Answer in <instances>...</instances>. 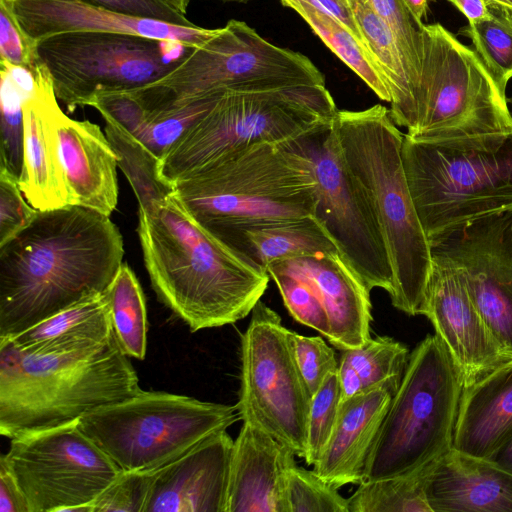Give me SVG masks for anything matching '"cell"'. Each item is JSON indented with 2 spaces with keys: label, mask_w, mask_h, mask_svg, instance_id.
Masks as SVG:
<instances>
[{
  "label": "cell",
  "mask_w": 512,
  "mask_h": 512,
  "mask_svg": "<svg viewBox=\"0 0 512 512\" xmlns=\"http://www.w3.org/2000/svg\"><path fill=\"white\" fill-rule=\"evenodd\" d=\"M123 255L122 235L109 216L78 205L39 210L0 245V338L103 293Z\"/></svg>",
  "instance_id": "1"
},
{
  "label": "cell",
  "mask_w": 512,
  "mask_h": 512,
  "mask_svg": "<svg viewBox=\"0 0 512 512\" xmlns=\"http://www.w3.org/2000/svg\"><path fill=\"white\" fill-rule=\"evenodd\" d=\"M137 233L157 298L191 332L249 315L268 288L255 267L198 226L173 194L155 211L138 212Z\"/></svg>",
  "instance_id": "2"
},
{
  "label": "cell",
  "mask_w": 512,
  "mask_h": 512,
  "mask_svg": "<svg viewBox=\"0 0 512 512\" xmlns=\"http://www.w3.org/2000/svg\"><path fill=\"white\" fill-rule=\"evenodd\" d=\"M173 187L193 221L238 257L245 231L314 216L317 202L304 160L280 143L238 149Z\"/></svg>",
  "instance_id": "3"
},
{
  "label": "cell",
  "mask_w": 512,
  "mask_h": 512,
  "mask_svg": "<svg viewBox=\"0 0 512 512\" xmlns=\"http://www.w3.org/2000/svg\"><path fill=\"white\" fill-rule=\"evenodd\" d=\"M115 333L102 344L60 354L23 352L0 338V433L56 428L142 390Z\"/></svg>",
  "instance_id": "4"
},
{
  "label": "cell",
  "mask_w": 512,
  "mask_h": 512,
  "mask_svg": "<svg viewBox=\"0 0 512 512\" xmlns=\"http://www.w3.org/2000/svg\"><path fill=\"white\" fill-rule=\"evenodd\" d=\"M333 123L346 163L364 188L383 234L393 272L391 303L407 315H421L433 254L403 165L404 134L380 104L337 110Z\"/></svg>",
  "instance_id": "5"
},
{
  "label": "cell",
  "mask_w": 512,
  "mask_h": 512,
  "mask_svg": "<svg viewBox=\"0 0 512 512\" xmlns=\"http://www.w3.org/2000/svg\"><path fill=\"white\" fill-rule=\"evenodd\" d=\"M419 30L418 77L394 123L412 139L436 143L486 141L512 133L506 93L475 50L440 23Z\"/></svg>",
  "instance_id": "6"
},
{
  "label": "cell",
  "mask_w": 512,
  "mask_h": 512,
  "mask_svg": "<svg viewBox=\"0 0 512 512\" xmlns=\"http://www.w3.org/2000/svg\"><path fill=\"white\" fill-rule=\"evenodd\" d=\"M402 159L431 247L472 222L512 211V133L455 144L404 134Z\"/></svg>",
  "instance_id": "7"
},
{
  "label": "cell",
  "mask_w": 512,
  "mask_h": 512,
  "mask_svg": "<svg viewBox=\"0 0 512 512\" xmlns=\"http://www.w3.org/2000/svg\"><path fill=\"white\" fill-rule=\"evenodd\" d=\"M463 389L461 371L443 342L436 334L427 335L409 355L367 458L363 481L410 472L452 448Z\"/></svg>",
  "instance_id": "8"
},
{
  "label": "cell",
  "mask_w": 512,
  "mask_h": 512,
  "mask_svg": "<svg viewBox=\"0 0 512 512\" xmlns=\"http://www.w3.org/2000/svg\"><path fill=\"white\" fill-rule=\"evenodd\" d=\"M337 110L326 86L226 90L159 158L160 175L173 185L238 149L292 139Z\"/></svg>",
  "instance_id": "9"
},
{
  "label": "cell",
  "mask_w": 512,
  "mask_h": 512,
  "mask_svg": "<svg viewBox=\"0 0 512 512\" xmlns=\"http://www.w3.org/2000/svg\"><path fill=\"white\" fill-rule=\"evenodd\" d=\"M238 420L237 404L142 390L84 414L77 425L121 470L154 472Z\"/></svg>",
  "instance_id": "10"
},
{
  "label": "cell",
  "mask_w": 512,
  "mask_h": 512,
  "mask_svg": "<svg viewBox=\"0 0 512 512\" xmlns=\"http://www.w3.org/2000/svg\"><path fill=\"white\" fill-rule=\"evenodd\" d=\"M165 105L225 90L325 86L324 75L300 52L276 46L244 21L231 19L173 68L150 83Z\"/></svg>",
  "instance_id": "11"
},
{
  "label": "cell",
  "mask_w": 512,
  "mask_h": 512,
  "mask_svg": "<svg viewBox=\"0 0 512 512\" xmlns=\"http://www.w3.org/2000/svg\"><path fill=\"white\" fill-rule=\"evenodd\" d=\"M333 117L282 142L299 155L316 184L314 217L334 240L341 255L369 291L390 294L393 272L371 202L344 158Z\"/></svg>",
  "instance_id": "12"
},
{
  "label": "cell",
  "mask_w": 512,
  "mask_h": 512,
  "mask_svg": "<svg viewBox=\"0 0 512 512\" xmlns=\"http://www.w3.org/2000/svg\"><path fill=\"white\" fill-rule=\"evenodd\" d=\"M162 41L119 32L56 34L36 43L57 99L72 112L99 93L130 90L166 75L176 60L164 56Z\"/></svg>",
  "instance_id": "13"
},
{
  "label": "cell",
  "mask_w": 512,
  "mask_h": 512,
  "mask_svg": "<svg viewBox=\"0 0 512 512\" xmlns=\"http://www.w3.org/2000/svg\"><path fill=\"white\" fill-rule=\"evenodd\" d=\"M2 458L30 512H89L122 471L76 423L10 439Z\"/></svg>",
  "instance_id": "14"
},
{
  "label": "cell",
  "mask_w": 512,
  "mask_h": 512,
  "mask_svg": "<svg viewBox=\"0 0 512 512\" xmlns=\"http://www.w3.org/2000/svg\"><path fill=\"white\" fill-rule=\"evenodd\" d=\"M251 314L241 336L240 420L255 423L304 458L311 398L295 365L288 329L261 300Z\"/></svg>",
  "instance_id": "15"
},
{
  "label": "cell",
  "mask_w": 512,
  "mask_h": 512,
  "mask_svg": "<svg viewBox=\"0 0 512 512\" xmlns=\"http://www.w3.org/2000/svg\"><path fill=\"white\" fill-rule=\"evenodd\" d=\"M462 272L490 333L512 357V211L484 217L432 246Z\"/></svg>",
  "instance_id": "16"
},
{
  "label": "cell",
  "mask_w": 512,
  "mask_h": 512,
  "mask_svg": "<svg viewBox=\"0 0 512 512\" xmlns=\"http://www.w3.org/2000/svg\"><path fill=\"white\" fill-rule=\"evenodd\" d=\"M432 254L421 315L432 323L435 334L461 371L466 387L512 357L490 333L461 270L448 257Z\"/></svg>",
  "instance_id": "17"
},
{
  "label": "cell",
  "mask_w": 512,
  "mask_h": 512,
  "mask_svg": "<svg viewBox=\"0 0 512 512\" xmlns=\"http://www.w3.org/2000/svg\"><path fill=\"white\" fill-rule=\"evenodd\" d=\"M1 1L35 43L61 33L97 31L133 34L192 48L204 43L217 30L125 15L83 0Z\"/></svg>",
  "instance_id": "18"
},
{
  "label": "cell",
  "mask_w": 512,
  "mask_h": 512,
  "mask_svg": "<svg viewBox=\"0 0 512 512\" xmlns=\"http://www.w3.org/2000/svg\"><path fill=\"white\" fill-rule=\"evenodd\" d=\"M233 443L216 432L154 471L143 512H226Z\"/></svg>",
  "instance_id": "19"
},
{
  "label": "cell",
  "mask_w": 512,
  "mask_h": 512,
  "mask_svg": "<svg viewBox=\"0 0 512 512\" xmlns=\"http://www.w3.org/2000/svg\"><path fill=\"white\" fill-rule=\"evenodd\" d=\"M295 453L251 421L234 440L226 512H287L286 478Z\"/></svg>",
  "instance_id": "20"
},
{
  "label": "cell",
  "mask_w": 512,
  "mask_h": 512,
  "mask_svg": "<svg viewBox=\"0 0 512 512\" xmlns=\"http://www.w3.org/2000/svg\"><path fill=\"white\" fill-rule=\"evenodd\" d=\"M38 74L37 89L24 103L19 186L30 205L45 211L73 204L58 151L56 117L61 108L52 79L40 61Z\"/></svg>",
  "instance_id": "21"
},
{
  "label": "cell",
  "mask_w": 512,
  "mask_h": 512,
  "mask_svg": "<svg viewBox=\"0 0 512 512\" xmlns=\"http://www.w3.org/2000/svg\"><path fill=\"white\" fill-rule=\"evenodd\" d=\"M56 133L72 204L110 217L118 203V162L105 132L97 124L72 119L60 109Z\"/></svg>",
  "instance_id": "22"
},
{
  "label": "cell",
  "mask_w": 512,
  "mask_h": 512,
  "mask_svg": "<svg viewBox=\"0 0 512 512\" xmlns=\"http://www.w3.org/2000/svg\"><path fill=\"white\" fill-rule=\"evenodd\" d=\"M281 261L304 277L329 317L330 343L343 351L363 345L370 336V292L340 252L318 253Z\"/></svg>",
  "instance_id": "23"
},
{
  "label": "cell",
  "mask_w": 512,
  "mask_h": 512,
  "mask_svg": "<svg viewBox=\"0 0 512 512\" xmlns=\"http://www.w3.org/2000/svg\"><path fill=\"white\" fill-rule=\"evenodd\" d=\"M427 498L432 512H512V472L450 448L430 475Z\"/></svg>",
  "instance_id": "24"
},
{
  "label": "cell",
  "mask_w": 512,
  "mask_h": 512,
  "mask_svg": "<svg viewBox=\"0 0 512 512\" xmlns=\"http://www.w3.org/2000/svg\"><path fill=\"white\" fill-rule=\"evenodd\" d=\"M393 394L375 389L344 400L313 471L334 488L359 484Z\"/></svg>",
  "instance_id": "25"
},
{
  "label": "cell",
  "mask_w": 512,
  "mask_h": 512,
  "mask_svg": "<svg viewBox=\"0 0 512 512\" xmlns=\"http://www.w3.org/2000/svg\"><path fill=\"white\" fill-rule=\"evenodd\" d=\"M512 433V358L464 387L452 448L490 458Z\"/></svg>",
  "instance_id": "26"
},
{
  "label": "cell",
  "mask_w": 512,
  "mask_h": 512,
  "mask_svg": "<svg viewBox=\"0 0 512 512\" xmlns=\"http://www.w3.org/2000/svg\"><path fill=\"white\" fill-rule=\"evenodd\" d=\"M113 333L109 302L104 291L9 338L26 353L60 354L102 344Z\"/></svg>",
  "instance_id": "27"
},
{
  "label": "cell",
  "mask_w": 512,
  "mask_h": 512,
  "mask_svg": "<svg viewBox=\"0 0 512 512\" xmlns=\"http://www.w3.org/2000/svg\"><path fill=\"white\" fill-rule=\"evenodd\" d=\"M330 252L340 251L322 224L310 216L245 231L239 256L266 271L273 261Z\"/></svg>",
  "instance_id": "28"
},
{
  "label": "cell",
  "mask_w": 512,
  "mask_h": 512,
  "mask_svg": "<svg viewBox=\"0 0 512 512\" xmlns=\"http://www.w3.org/2000/svg\"><path fill=\"white\" fill-rule=\"evenodd\" d=\"M345 1L365 48L388 86L391 95L389 112L392 116L401 110L409 96L406 65L396 36L367 0Z\"/></svg>",
  "instance_id": "29"
},
{
  "label": "cell",
  "mask_w": 512,
  "mask_h": 512,
  "mask_svg": "<svg viewBox=\"0 0 512 512\" xmlns=\"http://www.w3.org/2000/svg\"><path fill=\"white\" fill-rule=\"evenodd\" d=\"M322 42L383 101H391L388 86L361 39L330 14L304 2H290Z\"/></svg>",
  "instance_id": "30"
},
{
  "label": "cell",
  "mask_w": 512,
  "mask_h": 512,
  "mask_svg": "<svg viewBox=\"0 0 512 512\" xmlns=\"http://www.w3.org/2000/svg\"><path fill=\"white\" fill-rule=\"evenodd\" d=\"M105 134L139 203V212L152 213L174 192L159 172V157L124 128L106 122Z\"/></svg>",
  "instance_id": "31"
},
{
  "label": "cell",
  "mask_w": 512,
  "mask_h": 512,
  "mask_svg": "<svg viewBox=\"0 0 512 512\" xmlns=\"http://www.w3.org/2000/svg\"><path fill=\"white\" fill-rule=\"evenodd\" d=\"M438 459L404 474L359 483L347 499L349 512H432L427 486Z\"/></svg>",
  "instance_id": "32"
},
{
  "label": "cell",
  "mask_w": 512,
  "mask_h": 512,
  "mask_svg": "<svg viewBox=\"0 0 512 512\" xmlns=\"http://www.w3.org/2000/svg\"><path fill=\"white\" fill-rule=\"evenodd\" d=\"M105 294L120 347L127 356L143 360L147 346L146 302L139 280L127 263H122Z\"/></svg>",
  "instance_id": "33"
},
{
  "label": "cell",
  "mask_w": 512,
  "mask_h": 512,
  "mask_svg": "<svg viewBox=\"0 0 512 512\" xmlns=\"http://www.w3.org/2000/svg\"><path fill=\"white\" fill-rule=\"evenodd\" d=\"M405 345L388 336L368 339L363 345L342 351L361 378L364 392L386 389L397 391L409 360Z\"/></svg>",
  "instance_id": "34"
},
{
  "label": "cell",
  "mask_w": 512,
  "mask_h": 512,
  "mask_svg": "<svg viewBox=\"0 0 512 512\" xmlns=\"http://www.w3.org/2000/svg\"><path fill=\"white\" fill-rule=\"evenodd\" d=\"M226 91V90H225ZM225 91H217L182 103L148 111L137 137L159 158L191 128Z\"/></svg>",
  "instance_id": "35"
},
{
  "label": "cell",
  "mask_w": 512,
  "mask_h": 512,
  "mask_svg": "<svg viewBox=\"0 0 512 512\" xmlns=\"http://www.w3.org/2000/svg\"><path fill=\"white\" fill-rule=\"evenodd\" d=\"M490 9L488 18L468 23L460 28L459 34L472 41L475 52L506 93L512 78V16L497 8Z\"/></svg>",
  "instance_id": "36"
},
{
  "label": "cell",
  "mask_w": 512,
  "mask_h": 512,
  "mask_svg": "<svg viewBox=\"0 0 512 512\" xmlns=\"http://www.w3.org/2000/svg\"><path fill=\"white\" fill-rule=\"evenodd\" d=\"M266 271L277 285L290 315L297 322L318 331L329 340V317L312 285L281 261L269 263Z\"/></svg>",
  "instance_id": "37"
},
{
  "label": "cell",
  "mask_w": 512,
  "mask_h": 512,
  "mask_svg": "<svg viewBox=\"0 0 512 512\" xmlns=\"http://www.w3.org/2000/svg\"><path fill=\"white\" fill-rule=\"evenodd\" d=\"M0 167L18 179L23 165L24 103L28 98L0 68Z\"/></svg>",
  "instance_id": "38"
},
{
  "label": "cell",
  "mask_w": 512,
  "mask_h": 512,
  "mask_svg": "<svg viewBox=\"0 0 512 512\" xmlns=\"http://www.w3.org/2000/svg\"><path fill=\"white\" fill-rule=\"evenodd\" d=\"M286 504L287 512H349L337 488L296 464L287 473Z\"/></svg>",
  "instance_id": "39"
},
{
  "label": "cell",
  "mask_w": 512,
  "mask_h": 512,
  "mask_svg": "<svg viewBox=\"0 0 512 512\" xmlns=\"http://www.w3.org/2000/svg\"><path fill=\"white\" fill-rule=\"evenodd\" d=\"M340 404L341 393L336 370L327 376L310 399L304 456L307 465H314L329 441Z\"/></svg>",
  "instance_id": "40"
},
{
  "label": "cell",
  "mask_w": 512,
  "mask_h": 512,
  "mask_svg": "<svg viewBox=\"0 0 512 512\" xmlns=\"http://www.w3.org/2000/svg\"><path fill=\"white\" fill-rule=\"evenodd\" d=\"M288 341L301 379L310 395L318 390L339 362L334 350L319 336L309 337L288 330Z\"/></svg>",
  "instance_id": "41"
},
{
  "label": "cell",
  "mask_w": 512,
  "mask_h": 512,
  "mask_svg": "<svg viewBox=\"0 0 512 512\" xmlns=\"http://www.w3.org/2000/svg\"><path fill=\"white\" fill-rule=\"evenodd\" d=\"M367 1L374 11L388 23L396 36L406 65L410 93L420 69L421 39L419 27L401 0Z\"/></svg>",
  "instance_id": "42"
},
{
  "label": "cell",
  "mask_w": 512,
  "mask_h": 512,
  "mask_svg": "<svg viewBox=\"0 0 512 512\" xmlns=\"http://www.w3.org/2000/svg\"><path fill=\"white\" fill-rule=\"evenodd\" d=\"M153 472L121 471L89 505V512H143Z\"/></svg>",
  "instance_id": "43"
},
{
  "label": "cell",
  "mask_w": 512,
  "mask_h": 512,
  "mask_svg": "<svg viewBox=\"0 0 512 512\" xmlns=\"http://www.w3.org/2000/svg\"><path fill=\"white\" fill-rule=\"evenodd\" d=\"M38 211L23 195L19 179L0 167V245L27 227Z\"/></svg>",
  "instance_id": "44"
},
{
  "label": "cell",
  "mask_w": 512,
  "mask_h": 512,
  "mask_svg": "<svg viewBox=\"0 0 512 512\" xmlns=\"http://www.w3.org/2000/svg\"><path fill=\"white\" fill-rule=\"evenodd\" d=\"M89 106L97 109L106 122L118 125L134 136L148 113L136 88L99 93Z\"/></svg>",
  "instance_id": "45"
},
{
  "label": "cell",
  "mask_w": 512,
  "mask_h": 512,
  "mask_svg": "<svg viewBox=\"0 0 512 512\" xmlns=\"http://www.w3.org/2000/svg\"><path fill=\"white\" fill-rule=\"evenodd\" d=\"M0 61L34 68L39 62L36 43L22 30L14 14L0 0Z\"/></svg>",
  "instance_id": "46"
},
{
  "label": "cell",
  "mask_w": 512,
  "mask_h": 512,
  "mask_svg": "<svg viewBox=\"0 0 512 512\" xmlns=\"http://www.w3.org/2000/svg\"><path fill=\"white\" fill-rule=\"evenodd\" d=\"M94 6L134 17L153 19L181 26H193L186 15L166 0H83Z\"/></svg>",
  "instance_id": "47"
},
{
  "label": "cell",
  "mask_w": 512,
  "mask_h": 512,
  "mask_svg": "<svg viewBox=\"0 0 512 512\" xmlns=\"http://www.w3.org/2000/svg\"><path fill=\"white\" fill-rule=\"evenodd\" d=\"M0 512H30L17 481L0 458Z\"/></svg>",
  "instance_id": "48"
},
{
  "label": "cell",
  "mask_w": 512,
  "mask_h": 512,
  "mask_svg": "<svg viewBox=\"0 0 512 512\" xmlns=\"http://www.w3.org/2000/svg\"><path fill=\"white\" fill-rule=\"evenodd\" d=\"M283 6L290 2H304L310 4L339 20L359 38V33L353 20L351 11L345 0H279ZM361 39V38H360ZM362 41V40H361Z\"/></svg>",
  "instance_id": "49"
},
{
  "label": "cell",
  "mask_w": 512,
  "mask_h": 512,
  "mask_svg": "<svg viewBox=\"0 0 512 512\" xmlns=\"http://www.w3.org/2000/svg\"><path fill=\"white\" fill-rule=\"evenodd\" d=\"M337 376L341 402L365 393L360 376L347 361L340 359L337 368Z\"/></svg>",
  "instance_id": "50"
},
{
  "label": "cell",
  "mask_w": 512,
  "mask_h": 512,
  "mask_svg": "<svg viewBox=\"0 0 512 512\" xmlns=\"http://www.w3.org/2000/svg\"><path fill=\"white\" fill-rule=\"evenodd\" d=\"M455 6L468 20L474 23L486 19L491 14V9L485 0H447Z\"/></svg>",
  "instance_id": "51"
},
{
  "label": "cell",
  "mask_w": 512,
  "mask_h": 512,
  "mask_svg": "<svg viewBox=\"0 0 512 512\" xmlns=\"http://www.w3.org/2000/svg\"><path fill=\"white\" fill-rule=\"evenodd\" d=\"M488 459L512 472V433Z\"/></svg>",
  "instance_id": "52"
},
{
  "label": "cell",
  "mask_w": 512,
  "mask_h": 512,
  "mask_svg": "<svg viewBox=\"0 0 512 512\" xmlns=\"http://www.w3.org/2000/svg\"><path fill=\"white\" fill-rule=\"evenodd\" d=\"M414 21L421 28L423 24V18L426 16L428 0H401Z\"/></svg>",
  "instance_id": "53"
},
{
  "label": "cell",
  "mask_w": 512,
  "mask_h": 512,
  "mask_svg": "<svg viewBox=\"0 0 512 512\" xmlns=\"http://www.w3.org/2000/svg\"><path fill=\"white\" fill-rule=\"evenodd\" d=\"M490 8H497L512 16V0H485Z\"/></svg>",
  "instance_id": "54"
},
{
  "label": "cell",
  "mask_w": 512,
  "mask_h": 512,
  "mask_svg": "<svg viewBox=\"0 0 512 512\" xmlns=\"http://www.w3.org/2000/svg\"><path fill=\"white\" fill-rule=\"evenodd\" d=\"M173 8L186 15L191 0H166Z\"/></svg>",
  "instance_id": "55"
},
{
  "label": "cell",
  "mask_w": 512,
  "mask_h": 512,
  "mask_svg": "<svg viewBox=\"0 0 512 512\" xmlns=\"http://www.w3.org/2000/svg\"><path fill=\"white\" fill-rule=\"evenodd\" d=\"M218 1H221V2H235V3H247V2L252 1V0H218Z\"/></svg>",
  "instance_id": "56"
},
{
  "label": "cell",
  "mask_w": 512,
  "mask_h": 512,
  "mask_svg": "<svg viewBox=\"0 0 512 512\" xmlns=\"http://www.w3.org/2000/svg\"><path fill=\"white\" fill-rule=\"evenodd\" d=\"M508 102H510L512 105V97L508 100ZM511 114H512V110H511Z\"/></svg>",
  "instance_id": "57"
}]
</instances>
